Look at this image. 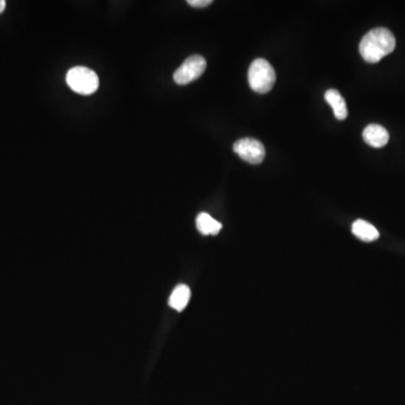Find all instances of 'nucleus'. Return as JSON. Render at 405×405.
I'll return each mask as SVG.
<instances>
[{"mask_svg": "<svg viewBox=\"0 0 405 405\" xmlns=\"http://www.w3.org/2000/svg\"><path fill=\"white\" fill-rule=\"evenodd\" d=\"M351 231L358 239L366 241V242H372V241L378 240L380 238V232H378V229L363 220H357V221L354 222Z\"/></svg>", "mask_w": 405, "mask_h": 405, "instance_id": "obj_8", "label": "nucleus"}, {"mask_svg": "<svg viewBox=\"0 0 405 405\" xmlns=\"http://www.w3.org/2000/svg\"><path fill=\"white\" fill-rule=\"evenodd\" d=\"M233 151L238 154L241 159L251 163L259 165L265 159L266 150L263 143L251 137H246L237 141L233 144Z\"/></svg>", "mask_w": 405, "mask_h": 405, "instance_id": "obj_5", "label": "nucleus"}, {"mask_svg": "<svg viewBox=\"0 0 405 405\" xmlns=\"http://www.w3.org/2000/svg\"><path fill=\"white\" fill-rule=\"evenodd\" d=\"M211 4H212V0H188V5L196 8H203Z\"/></svg>", "mask_w": 405, "mask_h": 405, "instance_id": "obj_11", "label": "nucleus"}, {"mask_svg": "<svg viewBox=\"0 0 405 405\" xmlns=\"http://www.w3.org/2000/svg\"><path fill=\"white\" fill-rule=\"evenodd\" d=\"M196 227L204 235H216L222 230V224L216 221L210 214L201 213L196 218Z\"/></svg>", "mask_w": 405, "mask_h": 405, "instance_id": "obj_9", "label": "nucleus"}, {"mask_svg": "<svg viewBox=\"0 0 405 405\" xmlns=\"http://www.w3.org/2000/svg\"><path fill=\"white\" fill-rule=\"evenodd\" d=\"M363 140L373 148H383L390 140V135L387 130L378 124H370L363 130Z\"/></svg>", "mask_w": 405, "mask_h": 405, "instance_id": "obj_6", "label": "nucleus"}, {"mask_svg": "<svg viewBox=\"0 0 405 405\" xmlns=\"http://www.w3.org/2000/svg\"><path fill=\"white\" fill-rule=\"evenodd\" d=\"M6 8V1H4V0H0V14H1V13H3L4 11H5Z\"/></svg>", "mask_w": 405, "mask_h": 405, "instance_id": "obj_12", "label": "nucleus"}, {"mask_svg": "<svg viewBox=\"0 0 405 405\" xmlns=\"http://www.w3.org/2000/svg\"><path fill=\"white\" fill-rule=\"evenodd\" d=\"M324 98L330 106L332 107L335 118L339 120H346L348 116V109H347L346 101L340 92L338 90L329 89L324 94Z\"/></svg>", "mask_w": 405, "mask_h": 405, "instance_id": "obj_7", "label": "nucleus"}, {"mask_svg": "<svg viewBox=\"0 0 405 405\" xmlns=\"http://www.w3.org/2000/svg\"><path fill=\"white\" fill-rule=\"evenodd\" d=\"M190 299V289L188 286L179 285L175 288L169 299V305L173 310L182 312L187 306Z\"/></svg>", "mask_w": 405, "mask_h": 405, "instance_id": "obj_10", "label": "nucleus"}, {"mask_svg": "<svg viewBox=\"0 0 405 405\" xmlns=\"http://www.w3.org/2000/svg\"><path fill=\"white\" fill-rule=\"evenodd\" d=\"M397 41L387 28H374L363 37L359 44V52L365 61L376 63L394 51Z\"/></svg>", "mask_w": 405, "mask_h": 405, "instance_id": "obj_1", "label": "nucleus"}, {"mask_svg": "<svg viewBox=\"0 0 405 405\" xmlns=\"http://www.w3.org/2000/svg\"><path fill=\"white\" fill-rule=\"evenodd\" d=\"M248 80L254 92L267 94L276 82V73L267 60L256 59L249 68Z\"/></svg>", "mask_w": 405, "mask_h": 405, "instance_id": "obj_2", "label": "nucleus"}, {"mask_svg": "<svg viewBox=\"0 0 405 405\" xmlns=\"http://www.w3.org/2000/svg\"><path fill=\"white\" fill-rule=\"evenodd\" d=\"M206 69V60L201 56H192L185 60L180 67L173 73V80L177 85L184 86L197 80Z\"/></svg>", "mask_w": 405, "mask_h": 405, "instance_id": "obj_4", "label": "nucleus"}, {"mask_svg": "<svg viewBox=\"0 0 405 405\" xmlns=\"http://www.w3.org/2000/svg\"><path fill=\"white\" fill-rule=\"evenodd\" d=\"M66 80L70 89L80 95H92L99 87L97 73L86 67L71 68Z\"/></svg>", "mask_w": 405, "mask_h": 405, "instance_id": "obj_3", "label": "nucleus"}]
</instances>
